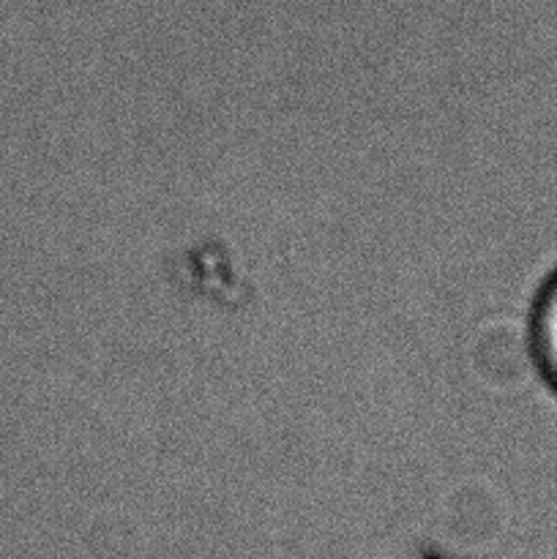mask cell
Segmentation results:
<instances>
[{
  "label": "cell",
  "mask_w": 557,
  "mask_h": 559,
  "mask_svg": "<svg viewBox=\"0 0 557 559\" xmlns=\"http://www.w3.org/2000/svg\"><path fill=\"white\" fill-rule=\"evenodd\" d=\"M535 374L557 396V267L538 284L524 314Z\"/></svg>",
  "instance_id": "1"
}]
</instances>
